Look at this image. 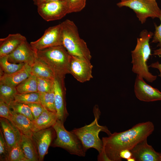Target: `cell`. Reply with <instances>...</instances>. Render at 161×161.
I'll list each match as a JSON object with an SVG mask.
<instances>
[{"label":"cell","mask_w":161,"mask_h":161,"mask_svg":"<svg viewBox=\"0 0 161 161\" xmlns=\"http://www.w3.org/2000/svg\"><path fill=\"white\" fill-rule=\"evenodd\" d=\"M7 161H29L25 157L20 145L17 143L10 149Z\"/></svg>","instance_id":"obj_29"},{"label":"cell","mask_w":161,"mask_h":161,"mask_svg":"<svg viewBox=\"0 0 161 161\" xmlns=\"http://www.w3.org/2000/svg\"><path fill=\"white\" fill-rule=\"evenodd\" d=\"M14 100L26 104L35 103H41L40 94L38 92L23 93H17L15 95Z\"/></svg>","instance_id":"obj_28"},{"label":"cell","mask_w":161,"mask_h":161,"mask_svg":"<svg viewBox=\"0 0 161 161\" xmlns=\"http://www.w3.org/2000/svg\"><path fill=\"white\" fill-rule=\"evenodd\" d=\"M127 161H135L134 159L132 157L127 160Z\"/></svg>","instance_id":"obj_40"},{"label":"cell","mask_w":161,"mask_h":161,"mask_svg":"<svg viewBox=\"0 0 161 161\" xmlns=\"http://www.w3.org/2000/svg\"><path fill=\"white\" fill-rule=\"evenodd\" d=\"M117 5L119 7H126L132 10L142 24L148 18H159L160 15L161 9L156 0H128L121 1Z\"/></svg>","instance_id":"obj_7"},{"label":"cell","mask_w":161,"mask_h":161,"mask_svg":"<svg viewBox=\"0 0 161 161\" xmlns=\"http://www.w3.org/2000/svg\"><path fill=\"white\" fill-rule=\"evenodd\" d=\"M30 44L36 52L50 47L62 45L61 23L48 28L40 38L31 42Z\"/></svg>","instance_id":"obj_9"},{"label":"cell","mask_w":161,"mask_h":161,"mask_svg":"<svg viewBox=\"0 0 161 161\" xmlns=\"http://www.w3.org/2000/svg\"><path fill=\"white\" fill-rule=\"evenodd\" d=\"M62 45L69 54L90 61V51L86 43L79 36L78 28L74 22L66 19L61 23Z\"/></svg>","instance_id":"obj_5"},{"label":"cell","mask_w":161,"mask_h":161,"mask_svg":"<svg viewBox=\"0 0 161 161\" xmlns=\"http://www.w3.org/2000/svg\"><path fill=\"white\" fill-rule=\"evenodd\" d=\"M1 129L10 151L11 148L20 142L22 134L8 119L0 117Z\"/></svg>","instance_id":"obj_16"},{"label":"cell","mask_w":161,"mask_h":161,"mask_svg":"<svg viewBox=\"0 0 161 161\" xmlns=\"http://www.w3.org/2000/svg\"><path fill=\"white\" fill-rule=\"evenodd\" d=\"M16 88L18 93H19L38 92L37 77L31 75Z\"/></svg>","instance_id":"obj_24"},{"label":"cell","mask_w":161,"mask_h":161,"mask_svg":"<svg viewBox=\"0 0 161 161\" xmlns=\"http://www.w3.org/2000/svg\"><path fill=\"white\" fill-rule=\"evenodd\" d=\"M11 111L12 115L9 120L22 134L32 138L34 132L32 121L24 115L16 113L11 110Z\"/></svg>","instance_id":"obj_20"},{"label":"cell","mask_w":161,"mask_h":161,"mask_svg":"<svg viewBox=\"0 0 161 161\" xmlns=\"http://www.w3.org/2000/svg\"><path fill=\"white\" fill-rule=\"evenodd\" d=\"M93 67L90 61L81 58L71 55L69 74L80 82L83 83L93 78Z\"/></svg>","instance_id":"obj_10"},{"label":"cell","mask_w":161,"mask_h":161,"mask_svg":"<svg viewBox=\"0 0 161 161\" xmlns=\"http://www.w3.org/2000/svg\"><path fill=\"white\" fill-rule=\"evenodd\" d=\"M55 135V131L52 127L33 132L32 138L37 149L39 161L43 160Z\"/></svg>","instance_id":"obj_13"},{"label":"cell","mask_w":161,"mask_h":161,"mask_svg":"<svg viewBox=\"0 0 161 161\" xmlns=\"http://www.w3.org/2000/svg\"><path fill=\"white\" fill-rule=\"evenodd\" d=\"M93 113L95 118L91 123L79 128H74L71 131L79 138L86 151L89 148H94L100 154L103 149V143L99 137V133L104 132L108 136L112 133L106 126L99 124L101 112L97 105L94 106Z\"/></svg>","instance_id":"obj_4"},{"label":"cell","mask_w":161,"mask_h":161,"mask_svg":"<svg viewBox=\"0 0 161 161\" xmlns=\"http://www.w3.org/2000/svg\"><path fill=\"white\" fill-rule=\"evenodd\" d=\"M36 53L37 58L52 71L55 78H65L69 74L71 55L63 45L38 50Z\"/></svg>","instance_id":"obj_3"},{"label":"cell","mask_w":161,"mask_h":161,"mask_svg":"<svg viewBox=\"0 0 161 161\" xmlns=\"http://www.w3.org/2000/svg\"><path fill=\"white\" fill-rule=\"evenodd\" d=\"M8 56L9 60L12 63H24L30 66L33 64L37 58L36 52L27 40Z\"/></svg>","instance_id":"obj_14"},{"label":"cell","mask_w":161,"mask_h":161,"mask_svg":"<svg viewBox=\"0 0 161 161\" xmlns=\"http://www.w3.org/2000/svg\"><path fill=\"white\" fill-rule=\"evenodd\" d=\"M64 124L58 119L52 127L55 131L56 137L52 146L62 148L71 154L84 157L86 151L81 141L75 134L67 131Z\"/></svg>","instance_id":"obj_6"},{"label":"cell","mask_w":161,"mask_h":161,"mask_svg":"<svg viewBox=\"0 0 161 161\" xmlns=\"http://www.w3.org/2000/svg\"><path fill=\"white\" fill-rule=\"evenodd\" d=\"M27 104L30 109L34 118V120L39 117L44 110V108L41 103H31Z\"/></svg>","instance_id":"obj_33"},{"label":"cell","mask_w":161,"mask_h":161,"mask_svg":"<svg viewBox=\"0 0 161 161\" xmlns=\"http://www.w3.org/2000/svg\"><path fill=\"white\" fill-rule=\"evenodd\" d=\"M146 138L137 144L130 151L135 161H161V153L156 151Z\"/></svg>","instance_id":"obj_15"},{"label":"cell","mask_w":161,"mask_h":161,"mask_svg":"<svg viewBox=\"0 0 161 161\" xmlns=\"http://www.w3.org/2000/svg\"><path fill=\"white\" fill-rule=\"evenodd\" d=\"M26 40V37L19 33L10 34L0 38V56L8 55Z\"/></svg>","instance_id":"obj_18"},{"label":"cell","mask_w":161,"mask_h":161,"mask_svg":"<svg viewBox=\"0 0 161 161\" xmlns=\"http://www.w3.org/2000/svg\"><path fill=\"white\" fill-rule=\"evenodd\" d=\"M58 119L56 113L44 108L41 114L37 118L32 121L34 132L52 127Z\"/></svg>","instance_id":"obj_19"},{"label":"cell","mask_w":161,"mask_h":161,"mask_svg":"<svg viewBox=\"0 0 161 161\" xmlns=\"http://www.w3.org/2000/svg\"><path fill=\"white\" fill-rule=\"evenodd\" d=\"M20 144L25 157L29 161H39L37 149L32 138L22 134Z\"/></svg>","instance_id":"obj_21"},{"label":"cell","mask_w":161,"mask_h":161,"mask_svg":"<svg viewBox=\"0 0 161 161\" xmlns=\"http://www.w3.org/2000/svg\"></svg>","instance_id":"obj_43"},{"label":"cell","mask_w":161,"mask_h":161,"mask_svg":"<svg viewBox=\"0 0 161 161\" xmlns=\"http://www.w3.org/2000/svg\"><path fill=\"white\" fill-rule=\"evenodd\" d=\"M9 151L2 132L0 129V160L7 161Z\"/></svg>","instance_id":"obj_32"},{"label":"cell","mask_w":161,"mask_h":161,"mask_svg":"<svg viewBox=\"0 0 161 161\" xmlns=\"http://www.w3.org/2000/svg\"><path fill=\"white\" fill-rule=\"evenodd\" d=\"M64 78L56 77L54 80V86L56 113L58 119L64 123L69 115L66 107Z\"/></svg>","instance_id":"obj_11"},{"label":"cell","mask_w":161,"mask_h":161,"mask_svg":"<svg viewBox=\"0 0 161 161\" xmlns=\"http://www.w3.org/2000/svg\"><path fill=\"white\" fill-rule=\"evenodd\" d=\"M63 0H45L44 2H49V1H63Z\"/></svg>","instance_id":"obj_39"},{"label":"cell","mask_w":161,"mask_h":161,"mask_svg":"<svg viewBox=\"0 0 161 161\" xmlns=\"http://www.w3.org/2000/svg\"><path fill=\"white\" fill-rule=\"evenodd\" d=\"M39 94L40 103L43 107L49 111L56 113L54 90L49 92Z\"/></svg>","instance_id":"obj_26"},{"label":"cell","mask_w":161,"mask_h":161,"mask_svg":"<svg viewBox=\"0 0 161 161\" xmlns=\"http://www.w3.org/2000/svg\"><path fill=\"white\" fill-rule=\"evenodd\" d=\"M31 66L26 64L19 71L11 74L1 73L0 84L16 87L31 75Z\"/></svg>","instance_id":"obj_17"},{"label":"cell","mask_w":161,"mask_h":161,"mask_svg":"<svg viewBox=\"0 0 161 161\" xmlns=\"http://www.w3.org/2000/svg\"><path fill=\"white\" fill-rule=\"evenodd\" d=\"M134 87L135 96L140 101L150 102L161 100V92L146 83L140 76L137 75Z\"/></svg>","instance_id":"obj_12"},{"label":"cell","mask_w":161,"mask_h":161,"mask_svg":"<svg viewBox=\"0 0 161 161\" xmlns=\"http://www.w3.org/2000/svg\"><path fill=\"white\" fill-rule=\"evenodd\" d=\"M31 66V75L37 77L55 79V76L52 71L37 57L34 63Z\"/></svg>","instance_id":"obj_22"},{"label":"cell","mask_w":161,"mask_h":161,"mask_svg":"<svg viewBox=\"0 0 161 161\" xmlns=\"http://www.w3.org/2000/svg\"><path fill=\"white\" fill-rule=\"evenodd\" d=\"M154 130L152 122L140 123L124 131L112 133L102 137L103 148L99 154V161H122L120 152L124 149L131 150L139 143L148 138Z\"/></svg>","instance_id":"obj_1"},{"label":"cell","mask_w":161,"mask_h":161,"mask_svg":"<svg viewBox=\"0 0 161 161\" xmlns=\"http://www.w3.org/2000/svg\"><path fill=\"white\" fill-rule=\"evenodd\" d=\"M132 153L130 150L124 149L121 151L120 153V157L121 159H124L127 160L132 157Z\"/></svg>","instance_id":"obj_37"},{"label":"cell","mask_w":161,"mask_h":161,"mask_svg":"<svg viewBox=\"0 0 161 161\" xmlns=\"http://www.w3.org/2000/svg\"><path fill=\"white\" fill-rule=\"evenodd\" d=\"M69 13L80 11L85 7L86 0H67Z\"/></svg>","instance_id":"obj_31"},{"label":"cell","mask_w":161,"mask_h":161,"mask_svg":"<svg viewBox=\"0 0 161 161\" xmlns=\"http://www.w3.org/2000/svg\"><path fill=\"white\" fill-rule=\"evenodd\" d=\"M26 64L15 63L10 62L8 55L0 56V72L6 74H11L21 69Z\"/></svg>","instance_id":"obj_23"},{"label":"cell","mask_w":161,"mask_h":161,"mask_svg":"<svg viewBox=\"0 0 161 161\" xmlns=\"http://www.w3.org/2000/svg\"><path fill=\"white\" fill-rule=\"evenodd\" d=\"M159 18L160 21V24L159 25L157 26L154 24L155 31L153 35L151 42L158 43L157 46L161 48V12Z\"/></svg>","instance_id":"obj_35"},{"label":"cell","mask_w":161,"mask_h":161,"mask_svg":"<svg viewBox=\"0 0 161 161\" xmlns=\"http://www.w3.org/2000/svg\"><path fill=\"white\" fill-rule=\"evenodd\" d=\"M153 35V33L146 30L142 31L139 38L137 39L135 48L131 51L132 71L151 83L157 78L156 75H153L149 72L147 63L151 55L149 40Z\"/></svg>","instance_id":"obj_2"},{"label":"cell","mask_w":161,"mask_h":161,"mask_svg":"<svg viewBox=\"0 0 161 161\" xmlns=\"http://www.w3.org/2000/svg\"><path fill=\"white\" fill-rule=\"evenodd\" d=\"M9 105L12 111L27 117L32 121L34 120L30 109L27 104L14 100Z\"/></svg>","instance_id":"obj_27"},{"label":"cell","mask_w":161,"mask_h":161,"mask_svg":"<svg viewBox=\"0 0 161 161\" xmlns=\"http://www.w3.org/2000/svg\"><path fill=\"white\" fill-rule=\"evenodd\" d=\"M154 55L161 56V48L157 49L154 51ZM148 67L156 68L158 69L160 72L159 76L161 78V64H160L158 61L151 64Z\"/></svg>","instance_id":"obj_36"},{"label":"cell","mask_w":161,"mask_h":161,"mask_svg":"<svg viewBox=\"0 0 161 161\" xmlns=\"http://www.w3.org/2000/svg\"><path fill=\"white\" fill-rule=\"evenodd\" d=\"M37 6L39 14L47 21L60 19L69 13L67 0L44 2Z\"/></svg>","instance_id":"obj_8"},{"label":"cell","mask_w":161,"mask_h":161,"mask_svg":"<svg viewBox=\"0 0 161 161\" xmlns=\"http://www.w3.org/2000/svg\"></svg>","instance_id":"obj_42"},{"label":"cell","mask_w":161,"mask_h":161,"mask_svg":"<svg viewBox=\"0 0 161 161\" xmlns=\"http://www.w3.org/2000/svg\"><path fill=\"white\" fill-rule=\"evenodd\" d=\"M127 0H121V1H127Z\"/></svg>","instance_id":"obj_41"},{"label":"cell","mask_w":161,"mask_h":161,"mask_svg":"<svg viewBox=\"0 0 161 161\" xmlns=\"http://www.w3.org/2000/svg\"><path fill=\"white\" fill-rule=\"evenodd\" d=\"M12 115L9 105L0 99V116L10 120Z\"/></svg>","instance_id":"obj_34"},{"label":"cell","mask_w":161,"mask_h":161,"mask_svg":"<svg viewBox=\"0 0 161 161\" xmlns=\"http://www.w3.org/2000/svg\"><path fill=\"white\" fill-rule=\"evenodd\" d=\"M45 0H33L34 4L37 6L44 2Z\"/></svg>","instance_id":"obj_38"},{"label":"cell","mask_w":161,"mask_h":161,"mask_svg":"<svg viewBox=\"0 0 161 161\" xmlns=\"http://www.w3.org/2000/svg\"><path fill=\"white\" fill-rule=\"evenodd\" d=\"M17 93L16 87L0 84V99L8 105L14 100L15 95Z\"/></svg>","instance_id":"obj_25"},{"label":"cell","mask_w":161,"mask_h":161,"mask_svg":"<svg viewBox=\"0 0 161 161\" xmlns=\"http://www.w3.org/2000/svg\"><path fill=\"white\" fill-rule=\"evenodd\" d=\"M38 92L39 93L50 92L54 90V80L37 77Z\"/></svg>","instance_id":"obj_30"}]
</instances>
